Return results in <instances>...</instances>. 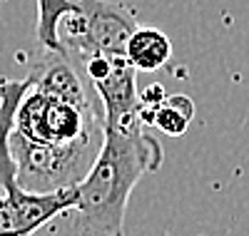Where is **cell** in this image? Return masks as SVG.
I'll use <instances>...</instances> for the list:
<instances>
[{"mask_svg":"<svg viewBox=\"0 0 249 236\" xmlns=\"http://www.w3.org/2000/svg\"><path fill=\"white\" fill-rule=\"evenodd\" d=\"M162 147L144 132V124H102V147L77 184V234L124 236V211L137 182L157 171Z\"/></svg>","mask_w":249,"mask_h":236,"instance_id":"6da1fadb","label":"cell"},{"mask_svg":"<svg viewBox=\"0 0 249 236\" xmlns=\"http://www.w3.org/2000/svg\"><path fill=\"white\" fill-rule=\"evenodd\" d=\"M102 135V112L75 107L45 92L35 90L33 84L23 95L15 112L13 137L30 144H70Z\"/></svg>","mask_w":249,"mask_h":236,"instance_id":"7a4b0ae2","label":"cell"},{"mask_svg":"<svg viewBox=\"0 0 249 236\" xmlns=\"http://www.w3.org/2000/svg\"><path fill=\"white\" fill-rule=\"evenodd\" d=\"M80 70L102 102V124L142 122V102H140V92H137V70L130 65L127 57L95 55Z\"/></svg>","mask_w":249,"mask_h":236,"instance_id":"3957f363","label":"cell"},{"mask_svg":"<svg viewBox=\"0 0 249 236\" xmlns=\"http://www.w3.org/2000/svg\"><path fill=\"white\" fill-rule=\"evenodd\" d=\"M77 206V186L57 191H28L18 182L0 194V236H33L48 221Z\"/></svg>","mask_w":249,"mask_h":236,"instance_id":"277c9868","label":"cell"},{"mask_svg":"<svg viewBox=\"0 0 249 236\" xmlns=\"http://www.w3.org/2000/svg\"><path fill=\"white\" fill-rule=\"evenodd\" d=\"M88 17V40L90 52L95 55H117L124 57L127 42L137 30L135 13L115 0H80Z\"/></svg>","mask_w":249,"mask_h":236,"instance_id":"5b68a950","label":"cell"},{"mask_svg":"<svg viewBox=\"0 0 249 236\" xmlns=\"http://www.w3.org/2000/svg\"><path fill=\"white\" fill-rule=\"evenodd\" d=\"M30 77H33V87L50 97L70 102L75 107H85V110L95 107L85 90L82 70L57 52H45V57H40L30 70Z\"/></svg>","mask_w":249,"mask_h":236,"instance_id":"8992f818","label":"cell"},{"mask_svg":"<svg viewBox=\"0 0 249 236\" xmlns=\"http://www.w3.org/2000/svg\"><path fill=\"white\" fill-rule=\"evenodd\" d=\"M124 57L130 60V65L142 72H155L162 70L172 57V42L157 28H137L127 42Z\"/></svg>","mask_w":249,"mask_h":236,"instance_id":"52a82bcc","label":"cell"},{"mask_svg":"<svg viewBox=\"0 0 249 236\" xmlns=\"http://www.w3.org/2000/svg\"><path fill=\"white\" fill-rule=\"evenodd\" d=\"M195 117V102L187 95L164 97L160 104H142V122L155 124L170 137H182Z\"/></svg>","mask_w":249,"mask_h":236,"instance_id":"ba28073f","label":"cell"}]
</instances>
